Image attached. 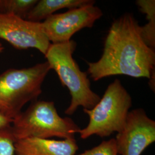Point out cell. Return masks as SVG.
<instances>
[{"instance_id":"7c38bea8","label":"cell","mask_w":155,"mask_h":155,"mask_svg":"<svg viewBox=\"0 0 155 155\" xmlns=\"http://www.w3.org/2000/svg\"><path fill=\"white\" fill-rule=\"evenodd\" d=\"M38 0H0V14L13 15L25 19Z\"/></svg>"},{"instance_id":"8fae6325","label":"cell","mask_w":155,"mask_h":155,"mask_svg":"<svg viewBox=\"0 0 155 155\" xmlns=\"http://www.w3.org/2000/svg\"><path fill=\"white\" fill-rule=\"evenodd\" d=\"M136 4L139 9L146 15L148 22L140 26L141 35L144 43L150 48H155V1L138 0Z\"/></svg>"},{"instance_id":"3957f363","label":"cell","mask_w":155,"mask_h":155,"mask_svg":"<svg viewBox=\"0 0 155 155\" xmlns=\"http://www.w3.org/2000/svg\"><path fill=\"white\" fill-rule=\"evenodd\" d=\"M11 129L17 141L30 138H72L81 129L71 118L60 116L54 102L35 101L13 119Z\"/></svg>"},{"instance_id":"9a60e30c","label":"cell","mask_w":155,"mask_h":155,"mask_svg":"<svg viewBox=\"0 0 155 155\" xmlns=\"http://www.w3.org/2000/svg\"><path fill=\"white\" fill-rule=\"evenodd\" d=\"M12 120L0 114V129L6 128L11 126Z\"/></svg>"},{"instance_id":"7a4b0ae2","label":"cell","mask_w":155,"mask_h":155,"mask_svg":"<svg viewBox=\"0 0 155 155\" xmlns=\"http://www.w3.org/2000/svg\"><path fill=\"white\" fill-rule=\"evenodd\" d=\"M77 44L72 40L50 45L45 57L51 70L55 71L61 84L67 87L71 97L65 114L72 115L79 106L91 109L99 102L100 96L91 89L87 73L81 70L72 54Z\"/></svg>"},{"instance_id":"5bb4252c","label":"cell","mask_w":155,"mask_h":155,"mask_svg":"<svg viewBox=\"0 0 155 155\" xmlns=\"http://www.w3.org/2000/svg\"><path fill=\"white\" fill-rule=\"evenodd\" d=\"M79 155H118L115 139L102 141L101 144Z\"/></svg>"},{"instance_id":"30bf717a","label":"cell","mask_w":155,"mask_h":155,"mask_svg":"<svg viewBox=\"0 0 155 155\" xmlns=\"http://www.w3.org/2000/svg\"><path fill=\"white\" fill-rule=\"evenodd\" d=\"M93 0H40L28 13L26 20L41 22L61 9H75L84 6L94 5Z\"/></svg>"},{"instance_id":"4fadbf2b","label":"cell","mask_w":155,"mask_h":155,"mask_svg":"<svg viewBox=\"0 0 155 155\" xmlns=\"http://www.w3.org/2000/svg\"><path fill=\"white\" fill-rule=\"evenodd\" d=\"M16 142L11 126L0 129V155H15Z\"/></svg>"},{"instance_id":"8992f818","label":"cell","mask_w":155,"mask_h":155,"mask_svg":"<svg viewBox=\"0 0 155 155\" xmlns=\"http://www.w3.org/2000/svg\"><path fill=\"white\" fill-rule=\"evenodd\" d=\"M103 15L98 6L87 5L54 14L41 22L45 34L51 44L68 41L82 29L91 28Z\"/></svg>"},{"instance_id":"6da1fadb","label":"cell","mask_w":155,"mask_h":155,"mask_svg":"<svg viewBox=\"0 0 155 155\" xmlns=\"http://www.w3.org/2000/svg\"><path fill=\"white\" fill-rule=\"evenodd\" d=\"M87 64L94 81L117 75L150 79L155 71V50L144 43L139 22L127 13L112 22L100 59Z\"/></svg>"},{"instance_id":"2e32d148","label":"cell","mask_w":155,"mask_h":155,"mask_svg":"<svg viewBox=\"0 0 155 155\" xmlns=\"http://www.w3.org/2000/svg\"><path fill=\"white\" fill-rule=\"evenodd\" d=\"M4 48L3 45L0 43V53H1L2 52V51L4 50Z\"/></svg>"},{"instance_id":"9c48e42d","label":"cell","mask_w":155,"mask_h":155,"mask_svg":"<svg viewBox=\"0 0 155 155\" xmlns=\"http://www.w3.org/2000/svg\"><path fill=\"white\" fill-rule=\"evenodd\" d=\"M78 150L75 137L55 140L30 138L17 141L16 155H75Z\"/></svg>"},{"instance_id":"277c9868","label":"cell","mask_w":155,"mask_h":155,"mask_svg":"<svg viewBox=\"0 0 155 155\" xmlns=\"http://www.w3.org/2000/svg\"><path fill=\"white\" fill-rule=\"evenodd\" d=\"M51 70L47 61L0 74V114L13 120L29 102L42 93L41 86Z\"/></svg>"},{"instance_id":"ba28073f","label":"cell","mask_w":155,"mask_h":155,"mask_svg":"<svg viewBox=\"0 0 155 155\" xmlns=\"http://www.w3.org/2000/svg\"><path fill=\"white\" fill-rule=\"evenodd\" d=\"M0 39L18 50L35 48L45 55L51 45L41 22L8 15L0 14Z\"/></svg>"},{"instance_id":"52a82bcc","label":"cell","mask_w":155,"mask_h":155,"mask_svg":"<svg viewBox=\"0 0 155 155\" xmlns=\"http://www.w3.org/2000/svg\"><path fill=\"white\" fill-rule=\"evenodd\" d=\"M114 139L118 155H141L155 141V121L144 109H133Z\"/></svg>"},{"instance_id":"5b68a950","label":"cell","mask_w":155,"mask_h":155,"mask_svg":"<svg viewBox=\"0 0 155 155\" xmlns=\"http://www.w3.org/2000/svg\"><path fill=\"white\" fill-rule=\"evenodd\" d=\"M132 104L130 94L121 81L116 79L93 109H83L84 113L89 116V121L86 127L79 131L81 139H87L93 135L106 137L121 132Z\"/></svg>"}]
</instances>
